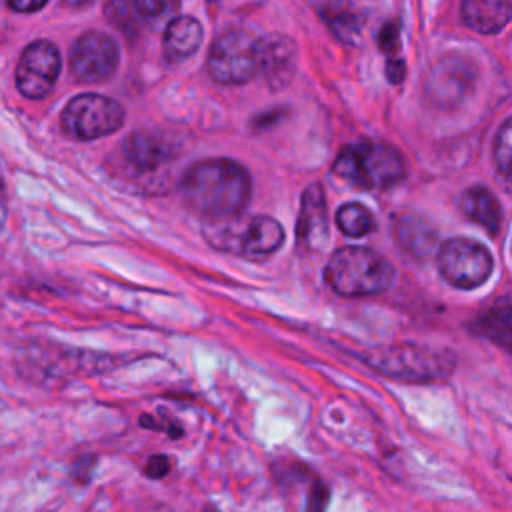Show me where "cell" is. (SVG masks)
<instances>
[{"mask_svg":"<svg viewBox=\"0 0 512 512\" xmlns=\"http://www.w3.org/2000/svg\"><path fill=\"white\" fill-rule=\"evenodd\" d=\"M184 204L204 222L242 216L250 198V176L234 160L208 158L192 164L182 180Z\"/></svg>","mask_w":512,"mask_h":512,"instance_id":"obj_1","label":"cell"},{"mask_svg":"<svg viewBox=\"0 0 512 512\" xmlns=\"http://www.w3.org/2000/svg\"><path fill=\"white\" fill-rule=\"evenodd\" d=\"M366 366L380 376L402 382H438L456 370V356L448 348L424 344H392L362 354Z\"/></svg>","mask_w":512,"mask_h":512,"instance_id":"obj_2","label":"cell"},{"mask_svg":"<svg viewBox=\"0 0 512 512\" xmlns=\"http://www.w3.org/2000/svg\"><path fill=\"white\" fill-rule=\"evenodd\" d=\"M324 278L340 296H374L392 286L394 268L382 254L370 248L344 246L330 256Z\"/></svg>","mask_w":512,"mask_h":512,"instance_id":"obj_3","label":"cell"},{"mask_svg":"<svg viewBox=\"0 0 512 512\" xmlns=\"http://www.w3.org/2000/svg\"><path fill=\"white\" fill-rule=\"evenodd\" d=\"M334 174L354 188L382 190L400 182L406 166L396 148L364 140L342 148L334 160Z\"/></svg>","mask_w":512,"mask_h":512,"instance_id":"obj_4","label":"cell"},{"mask_svg":"<svg viewBox=\"0 0 512 512\" xmlns=\"http://www.w3.org/2000/svg\"><path fill=\"white\" fill-rule=\"evenodd\" d=\"M204 238L216 250H230L252 262L268 260L284 242L280 222L270 216L204 222Z\"/></svg>","mask_w":512,"mask_h":512,"instance_id":"obj_5","label":"cell"},{"mask_svg":"<svg viewBox=\"0 0 512 512\" xmlns=\"http://www.w3.org/2000/svg\"><path fill=\"white\" fill-rule=\"evenodd\" d=\"M122 124V106L96 92L74 96L62 112V128L74 140H96L116 132Z\"/></svg>","mask_w":512,"mask_h":512,"instance_id":"obj_6","label":"cell"},{"mask_svg":"<svg viewBox=\"0 0 512 512\" xmlns=\"http://www.w3.org/2000/svg\"><path fill=\"white\" fill-rule=\"evenodd\" d=\"M206 70L218 84H246L258 72L256 40L244 30H230L218 36L208 52Z\"/></svg>","mask_w":512,"mask_h":512,"instance_id":"obj_7","label":"cell"},{"mask_svg":"<svg viewBox=\"0 0 512 512\" xmlns=\"http://www.w3.org/2000/svg\"><path fill=\"white\" fill-rule=\"evenodd\" d=\"M494 268L492 254L472 238H450L438 250V272L460 290L482 286Z\"/></svg>","mask_w":512,"mask_h":512,"instance_id":"obj_8","label":"cell"},{"mask_svg":"<svg viewBox=\"0 0 512 512\" xmlns=\"http://www.w3.org/2000/svg\"><path fill=\"white\" fill-rule=\"evenodd\" d=\"M120 62V50L106 32L90 30L76 38L70 50V72L76 82L100 84L114 76Z\"/></svg>","mask_w":512,"mask_h":512,"instance_id":"obj_9","label":"cell"},{"mask_svg":"<svg viewBox=\"0 0 512 512\" xmlns=\"http://www.w3.org/2000/svg\"><path fill=\"white\" fill-rule=\"evenodd\" d=\"M476 68L464 56H444L426 74L424 98L438 108H454L474 88Z\"/></svg>","mask_w":512,"mask_h":512,"instance_id":"obj_10","label":"cell"},{"mask_svg":"<svg viewBox=\"0 0 512 512\" xmlns=\"http://www.w3.org/2000/svg\"><path fill=\"white\" fill-rule=\"evenodd\" d=\"M176 154V148L166 138L150 132H132L118 146L120 166L128 178H138L144 182L160 176V172L170 166Z\"/></svg>","mask_w":512,"mask_h":512,"instance_id":"obj_11","label":"cell"},{"mask_svg":"<svg viewBox=\"0 0 512 512\" xmlns=\"http://www.w3.org/2000/svg\"><path fill=\"white\" fill-rule=\"evenodd\" d=\"M62 68L58 48L48 40H36L24 48L16 66V88L22 96L38 100L52 92Z\"/></svg>","mask_w":512,"mask_h":512,"instance_id":"obj_12","label":"cell"},{"mask_svg":"<svg viewBox=\"0 0 512 512\" xmlns=\"http://www.w3.org/2000/svg\"><path fill=\"white\" fill-rule=\"evenodd\" d=\"M296 54L298 50L290 36L268 34L256 40L258 70L272 90H282L292 82L298 68Z\"/></svg>","mask_w":512,"mask_h":512,"instance_id":"obj_13","label":"cell"},{"mask_svg":"<svg viewBox=\"0 0 512 512\" xmlns=\"http://www.w3.org/2000/svg\"><path fill=\"white\" fill-rule=\"evenodd\" d=\"M296 240L306 250H322L328 242V212L320 184H310L300 198Z\"/></svg>","mask_w":512,"mask_h":512,"instance_id":"obj_14","label":"cell"},{"mask_svg":"<svg viewBox=\"0 0 512 512\" xmlns=\"http://www.w3.org/2000/svg\"><path fill=\"white\" fill-rule=\"evenodd\" d=\"M458 210L472 222L486 228L490 234H498L502 228V206L498 198L486 186L466 188L458 200Z\"/></svg>","mask_w":512,"mask_h":512,"instance_id":"obj_15","label":"cell"},{"mask_svg":"<svg viewBox=\"0 0 512 512\" xmlns=\"http://www.w3.org/2000/svg\"><path fill=\"white\" fill-rule=\"evenodd\" d=\"M460 18L478 34H496L508 24L512 10L504 0H462Z\"/></svg>","mask_w":512,"mask_h":512,"instance_id":"obj_16","label":"cell"},{"mask_svg":"<svg viewBox=\"0 0 512 512\" xmlns=\"http://www.w3.org/2000/svg\"><path fill=\"white\" fill-rule=\"evenodd\" d=\"M202 44V24L192 16H176L164 30V56L170 62L190 58Z\"/></svg>","mask_w":512,"mask_h":512,"instance_id":"obj_17","label":"cell"},{"mask_svg":"<svg viewBox=\"0 0 512 512\" xmlns=\"http://www.w3.org/2000/svg\"><path fill=\"white\" fill-rule=\"evenodd\" d=\"M396 238L406 252L414 256H428L436 244L434 228L416 216H402L396 220Z\"/></svg>","mask_w":512,"mask_h":512,"instance_id":"obj_18","label":"cell"},{"mask_svg":"<svg viewBox=\"0 0 512 512\" xmlns=\"http://www.w3.org/2000/svg\"><path fill=\"white\" fill-rule=\"evenodd\" d=\"M474 330L512 354V306H496L476 320Z\"/></svg>","mask_w":512,"mask_h":512,"instance_id":"obj_19","label":"cell"},{"mask_svg":"<svg viewBox=\"0 0 512 512\" xmlns=\"http://www.w3.org/2000/svg\"><path fill=\"white\" fill-rule=\"evenodd\" d=\"M336 224L346 236H352V238L366 236L374 226L372 214L368 212L366 206H362L358 202H348V204L340 206V210L336 214Z\"/></svg>","mask_w":512,"mask_h":512,"instance_id":"obj_20","label":"cell"},{"mask_svg":"<svg viewBox=\"0 0 512 512\" xmlns=\"http://www.w3.org/2000/svg\"><path fill=\"white\" fill-rule=\"evenodd\" d=\"M106 18L126 36H136L138 32V12L134 0H108Z\"/></svg>","mask_w":512,"mask_h":512,"instance_id":"obj_21","label":"cell"},{"mask_svg":"<svg viewBox=\"0 0 512 512\" xmlns=\"http://www.w3.org/2000/svg\"><path fill=\"white\" fill-rule=\"evenodd\" d=\"M494 162L504 176L512 178V116L504 120L494 138Z\"/></svg>","mask_w":512,"mask_h":512,"instance_id":"obj_22","label":"cell"},{"mask_svg":"<svg viewBox=\"0 0 512 512\" xmlns=\"http://www.w3.org/2000/svg\"><path fill=\"white\" fill-rule=\"evenodd\" d=\"M178 2L180 0H134V6L142 20L148 24H160L176 12Z\"/></svg>","mask_w":512,"mask_h":512,"instance_id":"obj_23","label":"cell"},{"mask_svg":"<svg viewBox=\"0 0 512 512\" xmlns=\"http://www.w3.org/2000/svg\"><path fill=\"white\" fill-rule=\"evenodd\" d=\"M330 28L342 42H354L360 36V22L350 12L330 16Z\"/></svg>","mask_w":512,"mask_h":512,"instance_id":"obj_24","label":"cell"},{"mask_svg":"<svg viewBox=\"0 0 512 512\" xmlns=\"http://www.w3.org/2000/svg\"><path fill=\"white\" fill-rule=\"evenodd\" d=\"M378 44L392 58V54L400 48V26H398V22H386L382 26V30L378 34Z\"/></svg>","mask_w":512,"mask_h":512,"instance_id":"obj_25","label":"cell"},{"mask_svg":"<svg viewBox=\"0 0 512 512\" xmlns=\"http://www.w3.org/2000/svg\"><path fill=\"white\" fill-rule=\"evenodd\" d=\"M170 472V458L166 454H152L148 460H146V466H144V474L152 480H158V478H164L166 474Z\"/></svg>","mask_w":512,"mask_h":512,"instance_id":"obj_26","label":"cell"},{"mask_svg":"<svg viewBox=\"0 0 512 512\" xmlns=\"http://www.w3.org/2000/svg\"><path fill=\"white\" fill-rule=\"evenodd\" d=\"M328 504V488L322 482H314V486L308 492L306 512H326Z\"/></svg>","mask_w":512,"mask_h":512,"instance_id":"obj_27","label":"cell"},{"mask_svg":"<svg viewBox=\"0 0 512 512\" xmlns=\"http://www.w3.org/2000/svg\"><path fill=\"white\" fill-rule=\"evenodd\" d=\"M94 462H96L94 456H80L78 460H74V466H72L74 480L76 482H88L90 474L94 470Z\"/></svg>","mask_w":512,"mask_h":512,"instance_id":"obj_28","label":"cell"},{"mask_svg":"<svg viewBox=\"0 0 512 512\" xmlns=\"http://www.w3.org/2000/svg\"><path fill=\"white\" fill-rule=\"evenodd\" d=\"M140 426H144V428H154V430H166L172 438H178V436L182 434V428H180L178 424H174V422H154L148 414H144V416L140 418Z\"/></svg>","mask_w":512,"mask_h":512,"instance_id":"obj_29","label":"cell"},{"mask_svg":"<svg viewBox=\"0 0 512 512\" xmlns=\"http://www.w3.org/2000/svg\"><path fill=\"white\" fill-rule=\"evenodd\" d=\"M404 74H406V64H404V60L390 58L388 64H386V76H388V80L394 82V84H398V82H402Z\"/></svg>","mask_w":512,"mask_h":512,"instance_id":"obj_30","label":"cell"},{"mask_svg":"<svg viewBox=\"0 0 512 512\" xmlns=\"http://www.w3.org/2000/svg\"><path fill=\"white\" fill-rule=\"evenodd\" d=\"M48 0H8V6L16 12H36L40 10Z\"/></svg>","mask_w":512,"mask_h":512,"instance_id":"obj_31","label":"cell"},{"mask_svg":"<svg viewBox=\"0 0 512 512\" xmlns=\"http://www.w3.org/2000/svg\"><path fill=\"white\" fill-rule=\"evenodd\" d=\"M6 212H8V196H6V182H4V176L0 170V232L6 222Z\"/></svg>","mask_w":512,"mask_h":512,"instance_id":"obj_32","label":"cell"},{"mask_svg":"<svg viewBox=\"0 0 512 512\" xmlns=\"http://www.w3.org/2000/svg\"><path fill=\"white\" fill-rule=\"evenodd\" d=\"M68 6H86V4H90L92 0H64Z\"/></svg>","mask_w":512,"mask_h":512,"instance_id":"obj_33","label":"cell"},{"mask_svg":"<svg viewBox=\"0 0 512 512\" xmlns=\"http://www.w3.org/2000/svg\"><path fill=\"white\" fill-rule=\"evenodd\" d=\"M504 2H506V6L512 10V0H504Z\"/></svg>","mask_w":512,"mask_h":512,"instance_id":"obj_34","label":"cell"}]
</instances>
